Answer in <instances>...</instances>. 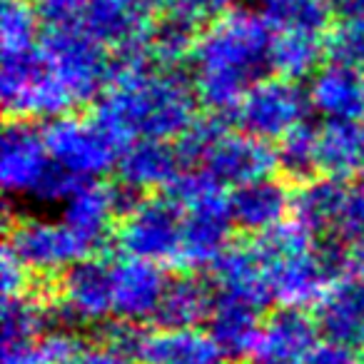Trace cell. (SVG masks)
I'll use <instances>...</instances> for the list:
<instances>
[{"label":"cell","mask_w":364,"mask_h":364,"mask_svg":"<svg viewBox=\"0 0 364 364\" xmlns=\"http://www.w3.org/2000/svg\"><path fill=\"white\" fill-rule=\"evenodd\" d=\"M274 28L255 8L220 16L193 50V85L213 112H232L250 87L274 73Z\"/></svg>","instance_id":"cell-1"},{"label":"cell","mask_w":364,"mask_h":364,"mask_svg":"<svg viewBox=\"0 0 364 364\" xmlns=\"http://www.w3.org/2000/svg\"><path fill=\"white\" fill-rule=\"evenodd\" d=\"M198 92L180 68H152L110 82L97 97L95 120L122 145L140 137L175 140L198 117Z\"/></svg>","instance_id":"cell-2"},{"label":"cell","mask_w":364,"mask_h":364,"mask_svg":"<svg viewBox=\"0 0 364 364\" xmlns=\"http://www.w3.org/2000/svg\"><path fill=\"white\" fill-rule=\"evenodd\" d=\"M182 208V267H213L232 245L230 195L205 167L182 170L165 188Z\"/></svg>","instance_id":"cell-3"},{"label":"cell","mask_w":364,"mask_h":364,"mask_svg":"<svg viewBox=\"0 0 364 364\" xmlns=\"http://www.w3.org/2000/svg\"><path fill=\"white\" fill-rule=\"evenodd\" d=\"M41 48L53 75L70 92L73 102L85 105L112 82V50L80 26L43 28Z\"/></svg>","instance_id":"cell-4"},{"label":"cell","mask_w":364,"mask_h":364,"mask_svg":"<svg viewBox=\"0 0 364 364\" xmlns=\"http://www.w3.org/2000/svg\"><path fill=\"white\" fill-rule=\"evenodd\" d=\"M0 95L8 117L53 120L75 107L70 92L53 75L41 43L18 50H3Z\"/></svg>","instance_id":"cell-5"},{"label":"cell","mask_w":364,"mask_h":364,"mask_svg":"<svg viewBox=\"0 0 364 364\" xmlns=\"http://www.w3.org/2000/svg\"><path fill=\"white\" fill-rule=\"evenodd\" d=\"M115 242L122 255L157 264L182 262V208L170 195L142 198L132 213L120 220Z\"/></svg>","instance_id":"cell-6"},{"label":"cell","mask_w":364,"mask_h":364,"mask_svg":"<svg viewBox=\"0 0 364 364\" xmlns=\"http://www.w3.org/2000/svg\"><path fill=\"white\" fill-rule=\"evenodd\" d=\"M43 132L53 160L85 180H100L102 175H107L112 167H117V160L125 150V145L115 140L95 117H77L65 112L53 117Z\"/></svg>","instance_id":"cell-7"},{"label":"cell","mask_w":364,"mask_h":364,"mask_svg":"<svg viewBox=\"0 0 364 364\" xmlns=\"http://www.w3.org/2000/svg\"><path fill=\"white\" fill-rule=\"evenodd\" d=\"M312 102L309 90L299 85V80L289 77H264L232 110L235 122L242 132L259 140H282L292 127L307 120Z\"/></svg>","instance_id":"cell-8"},{"label":"cell","mask_w":364,"mask_h":364,"mask_svg":"<svg viewBox=\"0 0 364 364\" xmlns=\"http://www.w3.org/2000/svg\"><path fill=\"white\" fill-rule=\"evenodd\" d=\"M257 252L267 267L272 302H277L279 307L317 309L329 294V289L342 279V272L329 262L327 255L319 247V237L317 245L304 252L267 255L259 247Z\"/></svg>","instance_id":"cell-9"},{"label":"cell","mask_w":364,"mask_h":364,"mask_svg":"<svg viewBox=\"0 0 364 364\" xmlns=\"http://www.w3.org/2000/svg\"><path fill=\"white\" fill-rule=\"evenodd\" d=\"M6 245L31 272L38 274H63L68 267L92 255L90 245L73 232L63 220H16L8 228Z\"/></svg>","instance_id":"cell-10"},{"label":"cell","mask_w":364,"mask_h":364,"mask_svg":"<svg viewBox=\"0 0 364 364\" xmlns=\"http://www.w3.org/2000/svg\"><path fill=\"white\" fill-rule=\"evenodd\" d=\"M53 165L43 127L36 120L11 117L0 140V180L6 193L33 198Z\"/></svg>","instance_id":"cell-11"},{"label":"cell","mask_w":364,"mask_h":364,"mask_svg":"<svg viewBox=\"0 0 364 364\" xmlns=\"http://www.w3.org/2000/svg\"><path fill=\"white\" fill-rule=\"evenodd\" d=\"M58 312L70 327H90L112 317V262L90 255L68 267L58 287Z\"/></svg>","instance_id":"cell-12"},{"label":"cell","mask_w":364,"mask_h":364,"mask_svg":"<svg viewBox=\"0 0 364 364\" xmlns=\"http://www.w3.org/2000/svg\"><path fill=\"white\" fill-rule=\"evenodd\" d=\"M319 322L307 309L279 307L262 319L250 347V364H304L319 342Z\"/></svg>","instance_id":"cell-13"},{"label":"cell","mask_w":364,"mask_h":364,"mask_svg":"<svg viewBox=\"0 0 364 364\" xmlns=\"http://www.w3.org/2000/svg\"><path fill=\"white\" fill-rule=\"evenodd\" d=\"M167 282L162 264L122 255L112 262V317L130 324L157 319Z\"/></svg>","instance_id":"cell-14"},{"label":"cell","mask_w":364,"mask_h":364,"mask_svg":"<svg viewBox=\"0 0 364 364\" xmlns=\"http://www.w3.org/2000/svg\"><path fill=\"white\" fill-rule=\"evenodd\" d=\"M132 357L140 364H228L230 354L203 327L140 329Z\"/></svg>","instance_id":"cell-15"},{"label":"cell","mask_w":364,"mask_h":364,"mask_svg":"<svg viewBox=\"0 0 364 364\" xmlns=\"http://www.w3.org/2000/svg\"><path fill=\"white\" fill-rule=\"evenodd\" d=\"M172 0H90L82 8L80 28L105 43L110 50L140 41Z\"/></svg>","instance_id":"cell-16"},{"label":"cell","mask_w":364,"mask_h":364,"mask_svg":"<svg viewBox=\"0 0 364 364\" xmlns=\"http://www.w3.org/2000/svg\"><path fill=\"white\" fill-rule=\"evenodd\" d=\"M203 167L225 188H240L245 182L272 175L277 170V150H272L267 140L242 130H228L215 142Z\"/></svg>","instance_id":"cell-17"},{"label":"cell","mask_w":364,"mask_h":364,"mask_svg":"<svg viewBox=\"0 0 364 364\" xmlns=\"http://www.w3.org/2000/svg\"><path fill=\"white\" fill-rule=\"evenodd\" d=\"M294 195L289 193L287 182L274 177L245 182L230 193V215L237 230L247 235H264L284 223L292 213Z\"/></svg>","instance_id":"cell-18"},{"label":"cell","mask_w":364,"mask_h":364,"mask_svg":"<svg viewBox=\"0 0 364 364\" xmlns=\"http://www.w3.org/2000/svg\"><path fill=\"white\" fill-rule=\"evenodd\" d=\"M210 272H213V287L218 294L242 299L262 312L272 302L267 267L255 242L230 245L218 257V262L210 267Z\"/></svg>","instance_id":"cell-19"},{"label":"cell","mask_w":364,"mask_h":364,"mask_svg":"<svg viewBox=\"0 0 364 364\" xmlns=\"http://www.w3.org/2000/svg\"><path fill=\"white\" fill-rule=\"evenodd\" d=\"M309 102L324 120H364V73L342 63L322 65L309 82Z\"/></svg>","instance_id":"cell-20"},{"label":"cell","mask_w":364,"mask_h":364,"mask_svg":"<svg viewBox=\"0 0 364 364\" xmlns=\"http://www.w3.org/2000/svg\"><path fill=\"white\" fill-rule=\"evenodd\" d=\"M317 322L327 337L359 344L364 349V257L329 289L317 307Z\"/></svg>","instance_id":"cell-21"},{"label":"cell","mask_w":364,"mask_h":364,"mask_svg":"<svg viewBox=\"0 0 364 364\" xmlns=\"http://www.w3.org/2000/svg\"><path fill=\"white\" fill-rule=\"evenodd\" d=\"M115 170L125 185L147 193V190L167 188L185 167H182V160L172 140L140 137L122 150Z\"/></svg>","instance_id":"cell-22"},{"label":"cell","mask_w":364,"mask_h":364,"mask_svg":"<svg viewBox=\"0 0 364 364\" xmlns=\"http://www.w3.org/2000/svg\"><path fill=\"white\" fill-rule=\"evenodd\" d=\"M60 220L90 245L92 252H97L110 237L112 223L120 220L112 203L110 185H102L100 180H87L60 205Z\"/></svg>","instance_id":"cell-23"},{"label":"cell","mask_w":364,"mask_h":364,"mask_svg":"<svg viewBox=\"0 0 364 364\" xmlns=\"http://www.w3.org/2000/svg\"><path fill=\"white\" fill-rule=\"evenodd\" d=\"M347 195L349 185L339 177H312V180L302 182L294 193L292 218L317 237L329 235L337 225L344 203H347Z\"/></svg>","instance_id":"cell-24"},{"label":"cell","mask_w":364,"mask_h":364,"mask_svg":"<svg viewBox=\"0 0 364 364\" xmlns=\"http://www.w3.org/2000/svg\"><path fill=\"white\" fill-rule=\"evenodd\" d=\"M364 165V120H324L319 125V172L339 180Z\"/></svg>","instance_id":"cell-25"},{"label":"cell","mask_w":364,"mask_h":364,"mask_svg":"<svg viewBox=\"0 0 364 364\" xmlns=\"http://www.w3.org/2000/svg\"><path fill=\"white\" fill-rule=\"evenodd\" d=\"M213 284L195 274H180L167 282L155 322L162 327H203L213 314Z\"/></svg>","instance_id":"cell-26"},{"label":"cell","mask_w":364,"mask_h":364,"mask_svg":"<svg viewBox=\"0 0 364 364\" xmlns=\"http://www.w3.org/2000/svg\"><path fill=\"white\" fill-rule=\"evenodd\" d=\"M259 314H262V309L252 307V304L242 302V299L225 297V294L215 292V304L213 314L208 319V329L215 334V339L223 344L230 357L247 359L250 347H252L259 324H262Z\"/></svg>","instance_id":"cell-27"},{"label":"cell","mask_w":364,"mask_h":364,"mask_svg":"<svg viewBox=\"0 0 364 364\" xmlns=\"http://www.w3.org/2000/svg\"><path fill=\"white\" fill-rule=\"evenodd\" d=\"M203 36V26L185 13L167 8L162 16L155 18L150 28V50L155 63L162 68H177L182 60H190L193 50Z\"/></svg>","instance_id":"cell-28"},{"label":"cell","mask_w":364,"mask_h":364,"mask_svg":"<svg viewBox=\"0 0 364 364\" xmlns=\"http://www.w3.org/2000/svg\"><path fill=\"white\" fill-rule=\"evenodd\" d=\"M327 55L322 33L309 31H279L272 46V65L279 77L304 80L312 77L322 68V58Z\"/></svg>","instance_id":"cell-29"},{"label":"cell","mask_w":364,"mask_h":364,"mask_svg":"<svg viewBox=\"0 0 364 364\" xmlns=\"http://www.w3.org/2000/svg\"><path fill=\"white\" fill-rule=\"evenodd\" d=\"M277 170L289 182L312 180L319 172V127L312 122H299L277 145Z\"/></svg>","instance_id":"cell-30"},{"label":"cell","mask_w":364,"mask_h":364,"mask_svg":"<svg viewBox=\"0 0 364 364\" xmlns=\"http://www.w3.org/2000/svg\"><path fill=\"white\" fill-rule=\"evenodd\" d=\"M252 8L274 31L322 33L332 18L327 0H252Z\"/></svg>","instance_id":"cell-31"},{"label":"cell","mask_w":364,"mask_h":364,"mask_svg":"<svg viewBox=\"0 0 364 364\" xmlns=\"http://www.w3.org/2000/svg\"><path fill=\"white\" fill-rule=\"evenodd\" d=\"M50 312L36 294L26 292L3 299V344L38 342L48 334Z\"/></svg>","instance_id":"cell-32"},{"label":"cell","mask_w":364,"mask_h":364,"mask_svg":"<svg viewBox=\"0 0 364 364\" xmlns=\"http://www.w3.org/2000/svg\"><path fill=\"white\" fill-rule=\"evenodd\" d=\"M43 36V21L38 8L28 0H3L0 11V41L3 50H18V48L38 46Z\"/></svg>","instance_id":"cell-33"},{"label":"cell","mask_w":364,"mask_h":364,"mask_svg":"<svg viewBox=\"0 0 364 364\" xmlns=\"http://www.w3.org/2000/svg\"><path fill=\"white\" fill-rule=\"evenodd\" d=\"M228 132V125L223 122L220 112H213V115L205 117H195L190 122V127L185 132L175 137V147L177 155L182 160V167L190 170V167H200L205 162V157L210 155V150L215 147V142Z\"/></svg>","instance_id":"cell-34"},{"label":"cell","mask_w":364,"mask_h":364,"mask_svg":"<svg viewBox=\"0 0 364 364\" xmlns=\"http://www.w3.org/2000/svg\"><path fill=\"white\" fill-rule=\"evenodd\" d=\"M324 46H327V58L332 63L364 70V21L339 23L324 38Z\"/></svg>","instance_id":"cell-35"},{"label":"cell","mask_w":364,"mask_h":364,"mask_svg":"<svg viewBox=\"0 0 364 364\" xmlns=\"http://www.w3.org/2000/svg\"><path fill=\"white\" fill-rule=\"evenodd\" d=\"M329 235H337L344 245L354 252V257H364V188H349L339 220Z\"/></svg>","instance_id":"cell-36"},{"label":"cell","mask_w":364,"mask_h":364,"mask_svg":"<svg viewBox=\"0 0 364 364\" xmlns=\"http://www.w3.org/2000/svg\"><path fill=\"white\" fill-rule=\"evenodd\" d=\"M304 364H364V349L359 344L324 337L312 347Z\"/></svg>","instance_id":"cell-37"},{"label":"cell","mask_w":364,"mask_h":364,"mask_svg":"<svg viewBox=\"0 0 364 364\" xmlns=\"http://www.w3.org/2000/svg\"><path fill=\"white\" fill-rule=\"evenodd\" d=\"M28 272L31 269L23 264V259L6 245L3 259H0V289H3V299L18 297V294L28 292Z\"/></svg>","instance_id":"cell-38"},{"label":"cell","mask_w":364,"mask_h":364,"mask_svg":"<svg viewBox=\"0 0 364 364\" xmlns=\"http://www.w3.org/2000/svg\"><path fill=\"white\" fill-rule=\"evenodd\" d=\"M0 364H60L43 337L38 342H23V344H3Z\"/></svg>","instance_id":"cell-39"},{"label":"cell","mask_w":364,"mask_h":364,"mask_svg":"<svg viewBox=\"0 0 364 364\" xmlns=\"http://www.w3.org/2000/svg\"><path fill=\"white\" fill-rule=\"evenodd\" d=\"M65 364H130V354L112 347L110 342L92 344V347H85V344H82Z\"/></svg>","instance_id":"cell-40"},{"label":"cell","mask_w":364,"mask_h":364,"mask_svg":"<svg viewBox=\"0 0 364 364\" xmlns=\"http://www.w3.org/2000/svg\"><path fill=\"white\" fill-rule=\"evenodd\" d=\"M329 16L339 23L364 21V0H327Z\"/></svg>","instance_id":"cell-41"},{"label":"cell","mask_w":364,"mask_h":364,"mask_svg":"<svg viewBox=\"0 0 364 364\" xmlns=\"http://www.w3.org/2000/svg\"><path fill=\"white\" fill-rule=\"evenodd\" d=\"M359 185H362V188H364V165H362V170H359Z\"/></svg>","instance_id":"cell-42"}]
</instances>
